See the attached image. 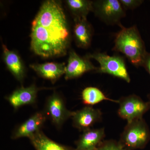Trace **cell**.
<instances>
[{
  "mask_svg": "<svg viewBox=\"0 0 150 150\" xmlns=\"http://www.w3.org/2000/svg\"><path fill=\"white\" fill-rule=\"evenodd\" d=\"M30 48L44 58L66 54L70 35L67 18L61 3L49 0L42 4L32 23Z\"/></svg>",
  "mask_w": 150,
  "mask_h": 150,
  "instance_id": "6da1fadb",
  "label": "cell"
},
{
  "mask_svg": "<svg viewBox=\"0 0 150 150\" xmlns=\"http://www.w3.org/2000/svg\"><path fill=\"white\" fill-rule=\"evenodd\" d=\"M120 26L121 30L115 35L112 50L124 54L135 67H142L147 52L137 26Z\"/></svg>",
  "mask_w": 150,
  "mask_h": 150,
  "instance_id": "7a4b0ae2",
  "label": "cell"
},
{
  "mask_svg": "<svg viewBox=\"0 0 150 150\" xmlns=\"http://www.w3.org/2000/svg\"><path fill=\"white\" fill-rule=\"evenodd\" d=\"M150 140L149 126L143 118L127 123L119 142L126 150L142 149Z\"/></svg>",
  "mask_w": 150,
  "mask_h": 150,
  "instance_id": "3957f363",
  "label": "cell"
},
{
  "mask_svg": "<svg viewBox=\"0 0 150 150\" xmlns=\"http://www.w3.org/2000/svg\"><path fill=\"white\" fill-rule=\"evenodd\" d=\"M88 59H93L99 64L97 71L101 74H108L123 80L128 83L131 82V78L125 60L118 55L110 56L105 53L96 52L86 56Z\"/></svg>",
  "mask_w": 150,
  "mask_h": 150,
  "instance_id": "277c9868",
  "label": "cell"
},
{
  "mask_svg": "<svg viewBox=\"0 0 150 150\" xmlns=\"http://www.w3.org/2000/svg\"><path fill=\"white\" fill-rule=\"evenodd\" d=\"M93 12L102 22L109 25H121L126 10L118 0H98L93 1Z\"/></svg>",
  "mask_w": 150,
  "mask_h": 150,
  "instance_id": "5b68a950",
  "label": "cell"
},
{
  "mask_svg": "<svg viewBox=\"0 0 150 150\" xmlns=\"http://www.w3.org/2000/svg\"><path fill=\"white\" fill-rule=\"evenodd\" d=\"M118 114L127 123L143 118V116L150 109V101L145 102L135 95L125 97L119 100Z\"/></svg>",
  "mask_w": 150,
  "mask_h": 150,
  "instance_id": "8992f818",
  "label": "cell"
},
{
  "mask_svg": "<svg viewBox=\"0 0 150 150\" xmlns=\"http://www.w3.org/2000/svg\"><path fill=\"white\" fill-rule=\"evenodd\" d=\"M46 109L52 122L58 128L61 127L66 120L72 117L74 113V112L67 109L62 98L55 93L48 98Z\"/></svg>",
  "mask_w": 150,
  "mask_h": 150,
  "instance_id": "52a82bcc",
  "label": "cell"
},
{
  "mask_svg": "<svg viewBox=\"0 0 150 150\" xmlns=\"http://www.w3.org/2000/svg\"><path fill=\"white\" fill-rule=\"evenodd\" d=\"M98 68L95 67L89 59L81 57L73 50L70 51L68 64L65 68L66 80L79 77L84 74L92 71H97Z\"/></svg>",
  "mask_w": 150,
  "mask_h": 150,
  "instance_id": "ba28073f",
  "label": "cell"
},
{
  "mask_svg": "<svg viewBox=\"0 0 150 150\" xmlns=\"http://www.w3.org/2000/svg\"><path fill=\"white\" fill-rule=\"evenodd\" d=\"M100 110L91 106H86L81 110L74 112L72 118L73 125L79 130L84 131L90 129L95 123L102 118Z\"/></svg>",
  "mask_w": 150,
  "mask_h": 150,
  "instance_id": "9c48e42d",
  "label": "cell"
},
{
  "mask_svg": "<svg viewBox=\"0 0 150 150\" xmlns=\"http://www.w3.org/2000/svg\"><path fill=\"white\" fill-rule=\"evenodd\" d=\"M46 119L45 113L36 112L15 130L12 135V139H16L23 137L30 138L38 131L41 130L40 129Z\"/></svg>",
  "mask_w": 150,
  "mask_h": 150,
  "instance_id": "30bf717a",
  "label": "cell"
},
{
  "mask_svg": "<svg viewBox=\"0 0 150 150\" xmlns=\"http://www.w3.org/2000/svg\"><path fill=\"white\" fill-rule=\"evenodd\" d=\"M38 88L35 85L28 87H21L13 91L7 99L11 105L17 109L22 106L33 104L36 101Z\"/></svg>",
  "mask_w": 150,
  "mask_h": 150,
  "instance_id": "8fae6325",
  "label": "cell"
},
{
  "mask_svg": "<svg viewBox=\"0 0 150 150\" xmlns=\"http://www.w3.org/2000/svg\"><path fill=\"white\" fill-rule=\"evenodd\" d=\"M74 34L75 42L79 48H87L91 44L93 29L87 18H74Z\"/></svg>",
  "mask_w": 150,
  "mask_h": 150,
  "instance_id": "7c38bea8",
  "label": "cell"
},
{
  "mask_svg": "<svg viewBox=\"0 0 150 150\" xmlns=\"http://www.w3.org/2000/svg\"><path fill=\"white\" fill-rule=\"evenodd\" d=\"M105 137L103 128L85 130L77 142L76 148L74 150L96 149L103 142Z\"/></svg>",
  "mask_w": 150,
  "mask_h": 150,
  "instance_id": "4fadbf2b",
  "label": "cell"
},
{
  "mask_svg": "<svg viewBox=\"0 0 150 150\" xmlns=\"http://www.w3.org/2000/svg\"><path fill=\"white\" fill-rule=\"evenodd\" d=\"M64 63L50 62L30 65V68L42 77L55 82L62 75L65 74Z\"/></svg>",
  "mask_w": 150,
  "mask_h": 150,
  "instance_id": "5bb4252c",
  "label": "cell"
},
{
  "mask_svg": "<svg viewBox=\"0 0 150 150\" xmlns=\"http://www.w3.org/2000/svg\"><path fill=\"white\" fill-rule=\"evenodd\" d=\"M2 47L6 67L14 77L21 82L25 76V68L21 59L16 52L9 50L6 45H3Z\"/></svg>",
  "mask_w": 150,
  "mask_h": 150,
  "instance_id": "9a60e30c",
  "label": "cell"
},
{
  "mask_svg": "<svg viewBox=\"0 0 150 150\" xmlns=\"http://www.w3.org/2000/svg\"><path fill=\"white\" fill-rule=\"evenodd\" d=\"M29 139L35 150H72L51 140L41 130Z\"/></svg>",
  "mask_w": 150,
  "mask_h": 150,
  "instance_id": "2e32d148",
  "label": "cell"
},
{
  "mask_svg": "<svg viewBox=\"0 0 150 150\" xmlns=\"http://www.w3.org/2000/svg\"><path fill=\"white\" fill-rule=\"evenodd\" d=\"M83 102L87 106L97 104L104 100H109L119 103V100H115L107 97L99 88L95 87H88L82 92Z\"/></svg>",
  "mask_w": 150,
  "mask_h": 150,
  "instance_id": "e0dca14e",
  "label": "cell"
},
{
  "mask_svg": "<svg viewBox=\"0 0 150 150\" xmlns=\"http://www.w3.org/2000/svg\"><path fill=\"white\" fill-rule=\"evenodd\" d=\"M66 3L74 18H87L90 12H93V1L67 0Z\"/></svg>",
  "mask_w": 150,
  "mask_h": 150,
  "instance_id": "ac0fdd59",
  "label": "cell"
},
{
  "mask_svg": "<svg viewBox=\"0 0 150 150\" xmlns=\"http://www.w3.org/2000/svg\"><path fill=\"white\" fill-rule=\"evenodd\" d=\"M96 150H126L120 142L113 140L104 141L96 148Z\"/></svg>",
  "mask_w": 150,
  "mask_h": 150,
  "instance_id": "d6986e66",
  "label": "cell"
},
{
  "mask_svg": "<svg viewBox=\"0 0 150 150\" xmlns=\"http://www.w3.org/2000/svg\"><path fill=\"white\" fill-rule=\"evenodd\" d=\"M121 5L125 10H134L139 7L143 4L142 0H119Z\"/></svg>",
  "mask_w": 150,
  "mask_h": 150,
  "instance_id": "ffe728a7",
  "label": "cell"
},
{
  "mask_svg": "<svg viewBox=\"0 0 150 150\" xmlns=\"http://www.w3.org/2000/svg\"><path fill=\"white\" fill-rule=\"evenodd\" d=\"M142 67L144 68L150 75V53L147 52L146 54V56L143 61ZM149 101H150V93L149 94Z\"/></svg>",
  "mask_w": 150,
  "mask_h": 150,
  "instance_id": "44dd1931",
  "label": "cell"
},
{
  "mask_svg": "<svg viewBox=\"0 0 150 150\" xmlns=\"http://www.w3.org/2000/svg\"><path fill=\"white\" fill-rule=\"evenodd\" d=\"M96 150V149H94V150Z\"/></svg>",
  "mask_w": 150,
  "mask_h": 150,
  "instance_id": "7402d4cb",
  "label": "cell"
}]
</instances>
